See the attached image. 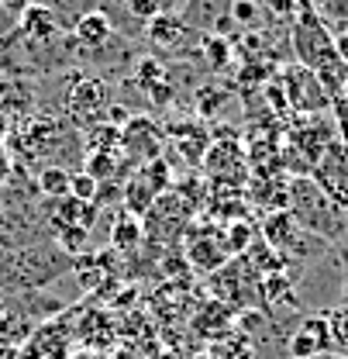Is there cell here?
<instances>
[{
    "mask_svg": "<svg viewBox=\"0 0 348 359\" xmlns=\"http://www.w3.org/2000/svg\"><path fill=\"white\" fill-rule=\"evenodd\" d=\"M32 4H39V0H0V11H4V14H11V18H21Z\"/></svg>",
    "mask_w": 348,
    "mask_h": 359,
    "instance_id": "24",
    "label": "cell"
},
{
    "mask_svg": "<svg viewBox=\"0 0 348 359\" xmlns=\"http://www.w3.org/2000/svg\"><path fill=\"white\" fill-rule=\"evenodd\" d=\"M73 266L80 273L83 287H97L100 280H114V273H111V256H107V252H87V259H76Z\"/></svg>",
    "mask_w": 348,
    "mask_h": 359,
    "instance_id": "12",
    "label": "cell"
},
{
    "mask_svg": "<svg viewBox=\"0 0 348 359\" xmlns=\"http://www.w3.org/2000/svg\"><path fill=\"white\" fill-rule=\"evenodd\" d=\"M125 7L141 21H152L155 14H166V0H125Z\"/></svg>",
    "mask_w": 348,
    "mask_h": 359,
    "instance_id": "21",
    "label": "cell"
},
{
    "mask_svg": "<svg viewBox=\"0 0 348 359\" xmlns=\"http://www.w3.org/2000/svg\"><path fill=\"white\" fill-rule=\"evenodd\" d=\"M118 163V152H87V159H83V173L93 177L97 183H107V180L114 177V166Z\"/></svg>",
    "mask_w": 348,
    "mask_h": 359,
    "instance_id": "17",
    "label": "cell"
},
{
    "mask_svg": "<svg viewBox=\"0 0 348 359\" xmlns=\"http://www.w3.org/2000/svg\"><path fill=\"white\" fill-rule=\"evenodd\" d=\"M186 25H183V18L173 14V11H166V14H155L152 21H148V28H145V39L155 45L159 52H176L179 45L186 42Z\"/></svg>",
    "mask_w": 348,
    "mask_h": 359,
    "instance_id": "8",
    "label": "cell"
},
{
    "mask_svg": "<svg viewBox=\"0 0 348 359\" xmlns=\"http://www.w3.org/2000/svg\"><path fill=\"white\" fill-rule=\"evenodd\" d=\"M4 135H7V118H4V111H0V145H4Z\"/></svg>",
    "mask_w": 348,
    "mask_h": 359,
    "instance_id": "26",
    "label": "cell"
},
{
    "mask_svg": "<svg viewBox=\"0 0 348 359\" xmlns=\"http://www.w3.org/2000/svg\"><path fill=\"white\" fill-rule=\"evenodd\" d=\"M73 48L83 52V55H93V52H104L107 45L114 42V21L104 14V11H87L73 28Z\"/></svg>",
    "mask_w": 348,
    "mask_h": 359,
    "instance_id": "5",
    "label": "cell"
},
{
    "mask_svg": "<svg viewBox=\"0 0 348 359\" xmlns=\"http://www.w3.org/2000/svg\"><path fill=\"white\" fill-rule=\"evenodd\" d=\"M155 201H159V190L145 180V173H134V177L121 187V204H125V215L131 218H145L152 208H155Z\"/></svg>",
    "mask_w": 348,
    "mask_h": 359,
    "instance_id": "9",
    "label": "cell"
},
{
    "mask_svg": "<svg viewBox=\"0 0 348 359\" xmlns=\"http://www.w3.org/2000/svg\"><path fill=\"white\" fill-rule=\"evenodd\" d=\"M200 48H204V55H207V66H211V69H224V66H228V59H231V45L224 42V39H218V35H207V39L200 42Z\"/></svg>",
    "mask_w": 348,
    "mask_h": 359,
    "instance_id": "18",
    "label": "cell"
},
{
    "mask_svg": "<svg viewBox=\"0 0 348 359\" xmlns=\"http://www.w3.org/2000/svg\"><path fill=\"white\" fill-rule=\"evenodd\" d=\"M39 190L45 197H59V201L69 197V173L62 166H45L39 173Z\"/></svg>",
    "mask_w": 348,
    "mask_h": 359,
    "instance_id": "16",
    "label": "cell"
},
{
    "mask_svg": "<svg viewBox=\"0 0 348 359\" xmlns=\"http://www.w3.org/2000/svg\"><path fill=\"white\" fill-rule=\"evenodd\" d=\"M214 359H259V353H256V342L249 335L235 332V335H228V342H221L214 349Z\"/></svg>",
    "mask_w": 348,
    "mask_h": 359,
    "instance_id": "14",
    "label": "cell"
},
{
    "mask_svg": "<svg viewBox=\"0 0 348 359\" xmlns=\"http://www.w3.org/2000/svg\"><path fill=\"white\" fill-rule=\"evenodd\" d=\"M314 359H348V356H338V353H324V356H314Z\"/></svg>",
    "mask_w": 348,
    "mask_h": 359,
    "instance_id": "27",
    "label": "cell"
},
{
    "mask_svg": "<svg viewBox=\"0 0 348 359\" xmlns=\"http://www.w3.org/2000/svg\"><path fill=\"white\" fill-rule=\"evenodd\" d=\"M324 318H328V332H331V353L348 356V304L328 308Z\"/></svg>",
    "mask_w": 348,
    "mask_h": 359,
    "instance_id": "13",
    "label": "cell"
},
{
    "mask_svg": "<svg viewBox=\"0 0 348 359\" xmlns=\"http://www.w3.org/2000/svg\"><path fill=\"white\" fill-rule=\"evenodd\" d=\"M335 55L348 66V35L345 32H335Z\"/></svg>",
    "mask_w": 348,
    "mask_h": 359,
    "instance_id": "25",
    "label": "cell"
},
{
    "mask_svg": "<svg viewBox=\"0 0 348 359\" xmlns=\"http://www.w3.org/2000/svg\"><path fill=\"white\" fill-rule=\"evenodd\" d=\"M0 215H4V211H0Z\"/></svg>",
    "mask_w": 348,
    "mask_h": 359,
    "instance_id": "31",
    "label": "cell"
},
{
    "mask_svg": "<svg viewBox=\"0 0 348 359\" xmlns=\"http://www.w3.org/2000/svg\"><path fill=\"white\" fill-rule=\"evenodd\" d=\"M18 35L28 39L32 45H52L62 35V25H59V18L45 4H32L21 14V21H18Z\"/></svg>",
    "mask_w": 348,
    "mask_h": 359,
    "instance_id": "6",
    "label": "cell"
},
{
    "mask_svg": "<svg viewBox=\"0 0 348 359\" xmlns=\"http://www.w3.org/2000/svg\"><path fill=\"white\" fill-rule=\"evenodd\" d=\"M342 32H345V35H348V25H345V28H342Z\"/></svg>",
    "mask_w": 348,
    "mask_h": 359,
    "instance_id": "30",
    "label": "cell"
},
{
    "mask_svg": "<svg viewBox=\"0 0 348 359\" xmlns=\"http://www.w3.org/2000/svg\"><path fill=\"white\" fill-rule=\"evenodd\" d=\"M193 359H214V353H197Z\"/></svg>",
    "mask_w": 348,
    "mask_h": 359,
    "instance_id": "28",
    "label": "cell"
},
{
    "mask_svg": "<svg viewBox=\"0 0 348 359\" xmlns=\"http://www.w3.org/2000/svg\"><path fill=\"white\" fill-rule=\"evenodd\" d=\"M286 211L300 222L304 231L317 235L321 242H342L348 235V215L331 201L324 187H317L314 177H297L286 187Z\"/></svg>",
    "mask_w": 348,
    "mask_h": 359,
    "instance_id": "1",
    "label": "cell"
},
{
    "mask_svg": "<svg viewBox=\"0 0 348 359\" xmlns=\"http://www.w3.org/2000/svg\"><path fill=\"white\" fill-rule=\"evenodd\" d=\"M121 149L128 152L134 163H152L159 159V149H162V132L155 128L152 118H134L131 114L128 125L121 128Z\"/></svg>",
    "mask_w": 348,
    "mask_h": 359,
    "instance_id": "4",
    "label": "cell"
},
{
    "mask_svg": "<svg viewBox=\"0 0 348 359\" xmlns=\"http://www.w3.org/2000/svg\"><path fill=\"white\" fill-rule=\"evenodd\" d=\"M69 197L80 201V204H93V197H97V180L87 177V173H73V177H69Z\"/></svg>",
    "mask_w": 348,
    "mask_h": 359,
    "instance_id": "20",
    "label": "cell"
},
{
    "mask_svg": "<svg viewBox=\"0 0 348 359\" xmlns=\"http://www.w3.org/2000/svg\"><path fill=\"white\" fill-rule=\"evenodd\" d=\"M87 152H121V128H114V125H93L87 138Z\"/></svg>",
    "mask_w": 348,
    "mask_h": 359,
    "instance_id": "15",
    "label": "cell"
},
{
    "mask_svg": "<svg viewBox=\"0 0 348 359\" xmlns=\"http://www.w3.org/2000/svg\"><path fill=\"white\" fill-rule=\"evenodd\" d=\"M221 100H224V90H214V87L197 90V111L200 114H214V107H218Z\"/></svg>",
    "mask_w": 348,
    "mask_h": 359,
    "instance_id": "23",
    "label": "cell"
},
{
    "mask_svg": "<svg viewBox=\"0 0 348 359\" xmlns=\"http://www.w3.org/2000/svg\"><path fill=\"white\" fill-rule=\"evenodd\" d=\"M228 14H231L235 25L252 28L259 21V0H228Z\"/></svg>",
    "mask_w": 348,
    "mask_h": 359,
    "instance_id": "19",
    "label": "cell"
},
{
    "mask_svg": "<svg viewBox=\"0 0 348 359\" xmlns=\"http://www.w3.org/2000/svg\"><path fill=\"white\" fill-rule=\"evenodd\" d=\"M259 4L269 11V14L283 18V21H293L297 11H300V0H259Z\"/></svg>",
    "mask_w": 348,
    "mask_h": 359,
    "instance_id": "22",
    "label": "cell"
},
{
    "mask_svg": "<svg viewBox=\"0 0 348 359\" xmlns=\"http://www.w3.org/2000/svg\"><path fill=\"white\" fill-rule=\"evenodd\" d=\"M141 238H145V228L138 218H131V215H121L114 228H111V245L118 249V252H134L138 245H141Z\"/></svg>",
    "mask_w": 348,
    "mask_h": 359,
    "instance_id": "11",
    "label": "cell"
},
{
    "mask_svg": "<svg viewBox=\"0 0 348 359\" xmlns=\"http://www.w3.org/2000/svg\"><path fill=\"white\" fill-rule=\"evenodd\" d=\"M286 359H314L331 353V332H328V318L324 314H304L297 321V328L286 335L283 346Z\"/></svg>",
    "mask_w": 348,
    "mask_h": 359,
    "instance_id": "3",
    "label": "cell"
},
{
    "mask_svg": "<svg viewBox=\"0 0 348 359\" xmlns=\"http://www.w3.org/2000/svg\"><path fill=\"white\" fill-rule=\"evenodd\" d=\"M228 14V4L224 0H190L186 7H183V25L190 28V25H197V28H214L218 25V18Z\"/></svg>",
    "mask_w": 348,
    "mask_h": 359,
    "instance_id": "10",
    "label": "cell"
},
{
    "mask_svg": "<svg viewBox=\"0 0 348 359\" xmlns=\"http://www.w3.org/2000/svg\"><path fill=\"white\" fill-rule=\"evenodd\" d=\"M342 100L348 104V80H345V87H342Z\"/></svg>",
    "mask_w": 348,
    "mask_h": 359,
    "instance_id": "29",
    "label": "cell"
},
{
    "mask_svg": "<svg viewBox=\"0 0 348 359\" xmlns=\"http://www.w3.org/2000/svg\"><path fill=\"white\" fill-rule=\"evenodd\" d=\"M114 100H111V87L100 80V76H83V80H76L73 90H69V100H66V107H69V114H73V121H80V125H100L104 118H107V107H111Z\"/></svg>",
    "mask_w": 348,
    "mask_h": 359,
    "instance_id": "2",
    "label": "cell"
},
{
    "mask_svg": "<svg viewBox=\"0 0 348 359\" xmlns=\"http://www.w3.org/2000/svg\"><path fill=\"white\" fill-rule=\"evenodd\" d=\"M286 90H290V104H293L297 111H307V114H314V111H321V107L331 104L328 93H324V87L317 83V76H314L310 69H304V66L290 76Z\"/></svg>",
    "mask_w": 348,
    "mask_h": 359,
    "instance_id": "7",
    "label": "cell"
}]
</instances>
